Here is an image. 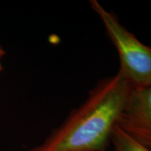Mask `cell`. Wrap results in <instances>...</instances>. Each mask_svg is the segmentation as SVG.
<instances>
[{"mask_svg": "<svg viewBox=\"0 0 151 151\" xmlns=\"http://www.w3.org/2000/svg\"><path fill=\"white\" fill-rule=\"evenodd\" d=\"M110 140L113 145L112 151H150L124 133L118 125L114 127Z\"/></svg>", "mask_w": 151, "mask_h": 151, "instance_id": "cell-4", "label": "cell"}, {"mask_svg": "<svg viewBox=\"0 0 151 151\" xmlns=\"http://www.w3.org/2000/svg\"><path fill=\"white\" fill-rule=\"evenodd\" d=\"M132 86L119 72L103 79L43 143L30 151H102L110 140Z\"/></svg>", "mask_w": 151, "mask_h": 151, "instance_id": "cell-1", "label": "cell"}, {"mask_svg": "<svg viewBox=\"0 0 151 151\" xmlns=\"http://www.w3.org/2000/svg\"><path fill=\"white\" fill-rule=\"evenodd\" d=\"M6 52L5 50H4V49L2 47V45H0V72L2 71L3 70V65H2V62H1V60L3 59V57L5 55Z\"/></svg>", "mask_w": 151, "mask_h": 151, "instance_id": "cell-5", "label": "cell"}, {"mask_svg": "<svg viewBox=\"0 0 151 151\" xmlns=\"http://www.w3.org/2000/svg\"><path fill=\"white\" fill-rule=\"evenodd\" d=\"M117 125L151 151V85L133 88Z\"/></svg>", "mask_w": 151, "mask_h": 151, "instance_id": "cell-3", "label": "cell"}, {"mask_svg": "<svg viewBox=\"0 0 151 151\" xmlns=\"http://www.w3.org/2000/svg\"><path fill=\"white\" fill-rule=\"evenodd\" d=\"M90 5L99 17L117 50L120 59L119 72L133 88L151 85V47L124 28L112 12L104 9L97 0Z\"/></svg>", "mask_w": 151, "mask_h": 151, "instance_id": "cell-2", "label": "cell"}]
</instances>
